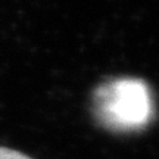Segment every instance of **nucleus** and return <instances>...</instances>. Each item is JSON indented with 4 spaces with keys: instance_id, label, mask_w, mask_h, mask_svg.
Masks as SVG:
<instances>
[{
    "instance_id": "obj_1",
    "label": "nucleus",
    "mask_w": 159,
    "mask_h": 159,
    "mask_svg": "<svg viewBox=\"0 0 159 159\" xmlns=\"http://www.w3.org/2000/svg\"><path fill=\"white\" fill-rule=\"evenodd\" d=\"M93 111L97 122L109 131H140L153 118L152 91L143 80H112L96 89Z\"/></svg>"
},
{
    "instance_id": "obj_2",
    "label": "nucleus",
    "mask_w": 159,
    "mask_h": 159,
    "mask_svg": "<svg viewBox=\"0 0 159 159\" xmlns=\"http://www.w3.org/2000/svg\"><path fill=\"white\" fill-rule=\"evenodd\" d=\"M0 159H31L27 155L7 148H0Z\"/></svg>"
}]
</instances>
